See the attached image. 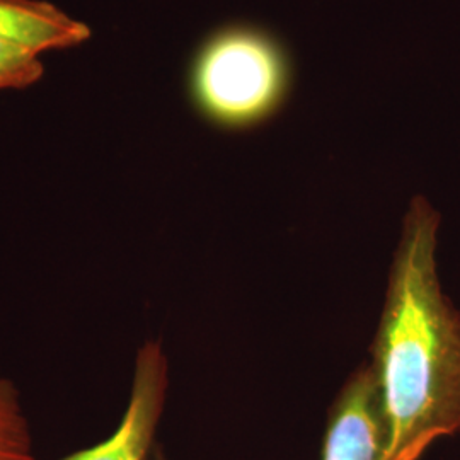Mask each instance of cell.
<instances>
[{"mask_svg":"<svg viewBox=\"0 0 460 460\" xmlns=\"http://www.w3.org/2000/svg\"><path fill=\"white\" fill-rule=\"evenodd\" d=\"M440 217L414 198L380 317L370 365L385 423V459L418 460L460 431V314L437 273Z\"/></svg>","mask_w":460,"mask_h":460,"instance_id":"cell-1","label":"cell"},{"mask_svg":"<svg viewBox=\"0 0 460 460\" xmlns=\"http://www.w3.org/2000/svg\"><path fill=\"white\" fill-rule=\"evenodd\" d=\"M290 64L279 41L254 26H229L198 51L191 94L220 127L243 128L273 115L288 93Z\"/></svg>","mask_w":460,"mask_h":460,"instance_id":"cell-2","label":"cell"},{"mask_svg":"<svg viewBox=\"0 0 460 460\" xmlns=\"http://www.w3.org/2000/svg\"><path fill=\"white\" fill-rule=\"evenodd\" d=\"M167 362L157 343L142 346L133 374L132 394L111 437L62 460H146L164 408Z\"/></svg>","mask_w":460,"mask_h":460,"instance_id":"cell-3","label":"cell"},{"mask_svg":"<svg viewBox=\"0 0 460 460\" xmlns=\"http://www.w3.org/2000/svg\"><path fill=\"white\" fill-rule=\"evenodd\" d=\"M385 440L376 378L360 368L331 408L323 460H384Z\"/></svg>","mask_w":460,"mask_h":460,"instance_id":"cell-4","label":"cell"},{"mask_svg":"<svg viewBox=\"0 0 460 460\" xmlns=\"http://www.w3.org/2000/svg\"><path fill=\"white\" fill-rule=\"evenodd\" d=\"M89 28L49 2L0 0V41L41 55L47 49H70L87 41Z\"/></svg>","mask_w":460,"mask_h":460,"instance_id":"cell-5","label":"cell"},{"mask_svg":"<svg viewBox=\"0 0 460 460\" xmlns=\"http://www.w3.org/2000/svg\"><path fill=\"white\" fill-rule=\"evenodd\" d=\"M0 460H34L31 433L14 385L0 377Z\"/></svg>","mask_w":460,"mask_h":460,"instance_id":"cell-6","label":"cell"},{"mask_svg":"<svg viewBox=\"0 0 460 460\" xmlns=\"http://www.w3.org/2000/svg\"><path fill=\"white\" fill-rule=\"evenodd\" d=\"M40 55L14 43L0 41V89H22L40 81Z\"/></svg>","mask_w":460,"mask_h":460,"instance_id":"cell-7","label":"cell"}]
</instances>
